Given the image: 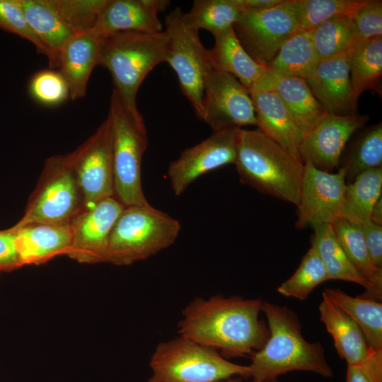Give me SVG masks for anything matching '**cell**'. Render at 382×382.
Returning a JSON list of instances; mask_svg holds the SVG:
<instances>
[{"instance_id": "43", "label": "cell", "mask_w": 382, "mask_h": 382, "mask_svg": "<svg viewBox=\"0 0 382 382\" xmlns=\"http://www.w3.org/2000/svg\"><path fill=\"white\" fill-rule=\"evenodd\" d=\"M282 0H236L242 11H260L279 4Z\"/></svg>"}, {"instance_id": "39", "label": "cell", "mask_w": 382, "mask_h": 382, "mask_svg": "<svg viewBox=\"0 0 382 382\" xmlns=\"http://www.w3.org/2000/svg\"><path fill=\"white\" fill-rule=\"evenodd\" d=\"M0 28L16 34L32 42L39 54L51 60L47 47L35 34L27 22L18 0H0Z\"/></svg>"}, {"instance_id": "37", "label": "cell", "mask_w": 382, "mask_h": 382, "mask_svg": "<svg viewBox=\"0 0 382 382\" xmlns=\"http://www.w3.org/2000/svg\"><path fill=\"white\" fill-rule=\"evenodd\" d=\"M64 22L80 34L97 25L108 0H47Z\"/></svg>"}, {"instance_id": "16", "label": "cell", "mask_w": 382, "mask_h": 382, "mask_svg": "<svg viewBox=\"0 0 382 382\" xmlns=\"http://www.w3.org/2000/svg\"><path fill=\"white\" fill-rule=\"evenodd\" d=\"M369 119L366 115L340 116L327 112L301 139L299 147L301 161L328 173L338 169L347 141Z\"/></svg>"}, {"instance_id": "23", "label": "cell", "mask_w": 382, "mask_h": 382, "mask_svg": "<svg viewBox=\"0 0 382 382\" xmlns=\"http://www.w3.org/2000/svg\"><path fill=\"white\" fill-rule=\"evenodd\" d=\"M214 44L208 50L214 70L235 77L249 91L268 71V68L254 61L243 49L230 28L213 35Z\"/></svg>"}, {"instance_id": "35", "label": "cell", "mask_w": 382, "mask_h": 382, "mask_svg": "<svg viewBox=\"0 0 382 382\" xmlns=\"http://www.w3.org/2000/svg\"><path fill=\"white\" fill-rule=\"evenodd\" d=\"M328 280L325 266L316 249L311 246L296 272L277 291L284 296L303 301L317 286Z\"/></svg>"}, {"instance_id": "3", "label": "cell", "mask_w": 382, "mask_h": 382, "mask_svg": "<svg viewBox=\"0 0 382 382\" xmlns=\"http://www.w3.org/2000/svg\"><path fill=\"white\" fill-rule=\"evenodd\" d=\"M234 164L243 184L298 204L304 164L260 129H241Z\"/></svg>"}, {"instance_id": "45", "label": "cell", "mask_w": 382, "mask_h": 382, "mask_svg": "<svg viewBox=\"0 0 382 382\" xmlns=\"http://www.w3.org/2000/svg\"><path fill=\"white\" fill-rule=\"evenodd\" d=\"M371 221L378 225L382 226V197L374 205L371 213Z\"/></svg>"}, {"instance_id": "7", "label": "cell", "mask_w": 382, "mask_h": 382, "mask_svg": "<svg viewBox=\"0 0 382 382\" xmlns=\"http://www.w3.org/2000/svg\"><path fill=\"white\" fill-rule=\"evenodd\" d=\"M112 130L115 197L124 206H148L141 185V161L148 146L144 118L130 114L112 91L108 115Z\"/></svg>"}, {"instance_id": "31", "label": "cell", "mask_w": 382, "mask_h": 382, "mask_svg": "<svg viewBox=\"0 0 382 382\" xmlns=\"http://www.w3.org/2000/svg\"><path fill=\"white\" fill-rule=\"evenodd\" d=\"M311 245L319 255L329 280L340 279L361 285L365 291L369 284L352 264L338 243L332 224H318L312 227Z\"/></svg>"}, {"instance_id": "17", "label": "cell", "mask_w": 382, "mask_h": 382, "mask_svg": "<svg viewBox=\"0 0 382 382\" xmlns=\"http://www.w3.org/2000/svg\"><path fill=\"white\" fill-rule=\"evenodd\" d=\"M351 50L320 60L311 76L306 79L313 94L330 114L350 116L358 114L353 103L349 80Z\"/></svg>"}, {"instance_id": "1", "label": "cell", "mask_w": 382, "mask_h": 382, "mask_svg": "<svg viewBox=\"0 0 382 382\" xmlns=\"http://www.w3.org/2000/svg\"><path fill=\"white\" fill-rule=\"evenodd\" d=\"M262 303L238 296L197 297L182 311L178 332L226 359L252 356L270 337L268 326L258 318Z\"/></svg>"}, {"instance_id": "34", "label": "cell", "mask_w": 382, "mask_h": 382, "mask_svg": "<svg viewBox=\"0 0 382 382\" xmlns=\"http://www.w3.org/2000/svg\"><path fill=\"white\" fill-rule=\"evenodd\" d=\"M355 28L353 19L336 16L312 30L313 45L320 60L340 56L354 47Z\"/></svg>"}, {"instance_id": "28", "label": "cell", "mask_w": 382, "mask_h": 382, "mask_svg": "<svg viewBox=\"0 0 382 382\" xmlns=\"http://www.w3.org/2000/svg\"><path fill=\"white\" fill-rule=\"evenodd\" d=\"M323 293L358 325L371 349L382 350L381 303L349 296L340 289L327 288Z\"/></svg>"}, {"instance_id": "9", "label": "cell", "mask_w": 382, "mask_h": 382, "mask_svg": "<svg viewBox=\"0 0 382 382\" xmlns=\"http://www.w3.org/2000/svg\"><path fill=\"white\" fill-rule=\"evenodd\" d=\"M177 7L165 18V31L169 37L166 62L175 72L180 90L192 105L197 118L203 114L205 80L213 70L208 50L199 36V31L187 26Z\"/></svg>"}, {"instance_id": "32", "label": "cell", "mask_w": 382, "mask_h": 382, "mask_svg": "<svg viewBox=\"0 0 382 382\" xmlns=\"http://www.w3.org/2000/svg\"><path fill=\"white\" fill-rule=\"evenodd\" d=\"M339 168L345 172L346 183L361 173L382 168V123L364 129L341 156Z\"/></svg>"}, {"instance_id": "25", "label": "cell", "mask_w": 382, "mask_h": 382, "mask_svg": "<svg viewBox=\"0 0 382 382\" xmlns=\"http://www.w3.org/2000/svg\"><path fill=\"white\" fill-rule=\"evenodd\" d=\"M332 227L337 240L349 260L369 284V289L358 296L378 301L382 299V270L376 268L370 259L359 226L343 218L337 219Z\"/></svg>"}, {"instance_id": "20", "label": "cell", "mask_w": 382, "mask_h": 382, "mask_svg": "<svg viewBox=\"0 0 382 382\" xmlns=\"http://www.w3.org/2000/svg\"><path fill=\"white\" fill-rule=\"evenodd\" d=\"M15 234L21 266L44 264L59 255H67L72 239L69 223H36L8 228Z\"/></svg>"}, {"instance_id": "30", "label": "cell", "mask_w": 382, "mask_h": 382, "mask_svg": "<svg viewBox=\"0 0 382 382\" xmlns=\"http://www.w3.org/2000/svg\"><path fill=\"white\" fill-rule=\"evenodd\" d=\"M382 168L366 170L345 186L342 218L361 226L371 221V213L381 197Z\"/></svg>"}, {"instance_id": "41", "label": "cell", "mask_w": 382, "mask_h": 382, "mask_svg": "<svg viewBox=\"0 0 382 382\" xmlns=\"http://www.w3.org/2000/svg\"><path fill=\"white\" fill-rule=\"evenodd\" d=\"M360 227L372 264L382 270V226L370 221Z\"/></svg>"}, {"instance_id": "38", "label": "cell", "mask_w": 382, "mask_h": 382, "mask_svg": "<svg viewBox=\"0 0 382 382\" xmlns=\"http://www.w3.org/2000/svg\"><path fill=\"white\" fill-rule=\"evenodd\" d=\"M32 97L45 105H57L69 97L68 85L58 71L45 69L36 72L29 83Z\"/></svg>"}, {"instance_id": "29", "label": "cell", "mask_w": 382, "mask_h": 382, "mask_svg": "<svg viewBox=\"0 0 382 382\" xmlns=\"http://www.w3.org/2000/svg\"><path fill=\"white\" fill-rule=\"evenodd\" d=\"M382 76V36L364 40L352 47L349 80L353 103L357 107L360 96L376 90Z\"/></svg>"}, {"instance_id": "5", "label": "cell", "mask_w": 382, "mask_h": 382, "mask_svg": "<svg viewBox=\"0 0 382 382\" xmlns=\"http://www.w3.org/2000/svg\"><path fill=\"white\" fill-rule=\"evenodd\" d=\"M181 225L168 214L148 206L123 208L111 230L106 262L130 265L171 246Z\"/></svg>"}, {"instance_id": "10", "label": "cell", "mask_w": 382, "mask_h": 382, "mask_svg": "<svg viewBox=\"0 0 382 382\" xmlns=\"http://www.w3.org/2000/svg\"><path fill=\"white\" fill-rule=\"evenodd\" d=\"M297 0H282L260 11H242L233 28L239 42L257 63L267 66L296 30Z\"/></svg>"}, {"instance_id": "4", "label": "cell", "mask_w": 382, "mask_h": 382, "mask_svg": "<svg viewBox=\"0 0 382 382\" xmlns=\"http://www.w3.org/2000/svg\"><path fill=\"white\" fill-rule=\"evenodd\" d=\"M168 45L165 30L154 33L117 32L104 40L98 65L108 70L113 91L134 116H141L137 106L138 90L149 73L166 62Z\"/></svg>"}, {"instance_id": "2", "label": "cell", "mask_w": 382, "mask_h": 382, "mask_svg": "<svg viewBox=\"0 0 382 382\" xmlns=\"http://www.w3.org/2000/svg\"><path fill=\"white\" fill-rule=\"evenodd\" d=\"M270 337L263 347L251 356L250 377L255 382L277 379L293 371H311L323 377L333 376L325 349L320 342L306 341L294 311L286 306L263 301Z\"/></svg>"}, {"instance_id": "24", "label": "cell", "mask_w": 382, "mask_h": 382, "mask_svg": "<svg viewBox=\"0 0 382 382\" xmlns=\"http://www.w3.org/2000/svg\"><path fill=\"white\" fill-rule=\"evenodd\" d=\"M319 305L320 320L331 335L339 356L347 365H359L370 352L358 325L333 304L323 292Z\"/></svg>"}, {"instance_id": "15", "label": "cell", "mask_w": 382, "mask_h": 382, "mask_svg": "<svg viewBox=\"0 0 382 382\" xmlns=\"http://www.w3.org/2000/svg\"><path fill=\"white\" fill-rule=\"evenodd\" d=\"M124 207L111 197L83 208L70 222L72 239L67 256L83 264L106 262L109 236Z\"/></svg>"}, {"instance_id": "11", "label": "cell", "mask_w": 382, "mask_h": 382, "mask_svg": "<svg viewBox=\"0 0 382 382\" xmlns=\"http://www.w3.org/2000/svg\"><path fill=\"white\" fill-rule=\"evenodd\" d=\"M74 170L83 196L84 207L115 197L112 130L110 117L71 152Z\"/></svg>"}, {"instance_id": "21", "label": "cell", "mask_w": 382, "mask_h": 382, "mask_svg": "<svg viewBox=\"0 0 382 382\" xmlns=\"http://www.w3.org/2000/svg\"><path fill=\"white\" fill-rule=\"evenodd\" d=\"M169 4L168 0H108L94 28L105 35L122 31L159 33L163 25L158 13Z\"/></svg>"}, {"instance_id": "13", "label": "cell", "mask_w": 382, "mask_h": 382, "mask_svg": "<svg viewBox=\"0 0 382 382\" xmlns=\"http://www.w3.org/2000/svg\"><path fill=\"white\" fill-rule=\"evenodd\" d=\"M201 120L212 132L257 126L248 90L233 76L214 69L205 80Z\"/></svg>"}, {"instance_id": "40", "label": "cell", "mask_w": 382, "mask_h": 382, "mask_svg": "<svg viewBox=\"0 0 382 382\" xmlns=\"http://www.w3.org/2000/svg\"><path fill=\"white\" fill-rule=\"evenodd\" d=\"M352 19L355 28L354 46L364 40L382 36V1L364 0Z\"/></svg>"}, {"instance_id": "26", "label": "cell", "mask_w": 382, "mask_h": 382, "mask_svg": "<svg viewBox=\"0 0 382 382\" xmlns=\"http://www.w3.org/2000/svg\"><path fill=\"white\" fill-rule=\"evenodd\" d=\"M29 25L51 54L50 68H57L59 54L74 35L47 0H18Z\"/></svg>"}, {"instance_id": "6", "label": "cell", "mask_w": 382, "mask_h": 382, "mask_svg": "<svg viewBox=\"0 0 382 382\" xmlns=\"http://www.w3.org/2000/svg\"><path fill=\"white\" fill-rule=\"evenodd\" d=\"M148 382H213L250 377L249 366L232 363L217 350L179 335L158 343L151 356Z\"/></svg>"}, {"instance_id": "19", "label": "cell", "mask_w": 382, "mask_h": 382, "mask_svg": "<svg viewBox=\"0 0 382 382\" xmlns=\"http://www.w3.org/2000/svg\"><path fill=\"white\" fill-rule=\"evenodd\" d=\"M106 36L93 28L74 35L62 48L57 68L68 85L71 100L81 98L86 95L90 76L98 65Z\"/></svg>"}, {"instance_id": "14", "label": "cell", "mask_w": 382, "mask_h": 382, "mask_svg": "<svg viewBox=\"0 0 382 382\" xmlns=\"http://www.w3.org/2000/svg\"><path fill=\"white\" fill-rule=\"evenodd\" d=\"M300 198L296 206L295 227L304 229L318 224H332L342 217L343 196L347 185L345 172L339 168L328 173L305 163Z\"/></svg>"}, {"instance_id": "12", "label": "cell", "mask_w": 382, "mask_h": 382, "mask_svg": "<svg viewBox=\"0 0 382 382\" xmlns=\"http://www.w3.org/2000/svg\"><path fill=\"white\" fill-rule=\"evenodd\" d=\"M241 129L212 132L208 138L183 150L170 163L167 176L175 196L181 195L201 175L235 163Z\"/></svg>"}, {"instance_id": "33", "label": "cell", "mask_w": 382, "mask_h": 382, "mask_svg": "<svg viewBox=\"0 0 382 382\" xmlns=\"http://www.w3.org/2000/svg\"><path fill=\"white\" fill-rule=\"evenodd\" d=\"M241 13L236 0H195L188 12H183L182 18L187 26L214 35L232 28Z\"/></svg>"}, {"instance_id": "44", "label": "cell", "mask_w": 382, "mask_h": 382, "mask_svg": "<svg viewBox=\"0 0 382 382\" xmlns=\"http://www.w3.org/2000/svg\"><path fill=\"white\" fill-rule=\"evenodd\" d=\"M346 382H372L359 365H347Z\"/></svg>"}, {"instance_id": "22", "label": "cell", "mask_w": 382, "mask_h": 382, "mask_svg": "<svg viewBox=\"0 0 382 382\" xmlns=\"http://www.w3.org/2000/svg\"><path fill=\"white\" fill-rule=\"evenodd\" d=\"M249 93L254 105L257 129L301 161L299 152L301 140L300 132L279 96L272 91Z\"/></svg>"}, {"instance_id": "27", "label": "cell", "mask_w": 382, "mask_h": 382, "mask_svg": "<svg viewBox=\"0 0 382 382\" xmlns=\"http://www.w3.org/2000/svg\"><path fill=\"white\" fill-rule=\"evenodd\" d=\"M319 62L312 31L296 32L283 44L267 67L278 75L306 80L313 75Z\"/></svg>"}, {"instance_id": "36", "label": "cell", "mask_w": 382, "mask_h": 382, "mask_svg": "<svg viewBox=\"0 0 382 382\" xmlns=\"http://www.w3.org/2000/svg\"><path fill=\"white\" fill-rule=\"evenodd\" d=\"M364 0H297L296 32L312 31L321 23L336 16L353 18Z\"/></svg>"}, {"instance_id": "46", "label": "cell", "mask_w": 382, "mask_h": 382, "mask_svg": "<svg viewBox=\"0 0 382 382\" xmlns=\"http://www.w3.org/2000/svg\"><path fill=\"white\" fill-rule=\"evenodd\" d=\"M213 382H235V381H213ZM251 382H255L253 381H252ZM263 382H279L277 379H274V380H271V381H263Z\"/></svg>"}, {"instance_id": "42", "label": "cell", "mask_w": 382, "mask_h": 382, "mask_svg": "<svg viewBox=\"0 0 382 382\" xmlns=\"http://www.w3.org/2000/svg\"><path fill=\"white\" fill-rule=\"evenodd\" d=\"M21 267L14 233L8 228L0 231V272Z\"/></svg>"}, {"instance_id": "8", "label": "cell", "mask_w": 382, "mask_h": 382, "mask_svg": "<svg viewBox=\"0 0 382 382\" xmlns=\"http://www.w3.org/2000/svg\"><path fill=\"white\" fill-rule=\"evenodd\" d=\"M83 207L71 153L52 156L45 162L23 216L11 228L36 223H69Z\"/></svg>"}, {"instance_id": "18", "label": "cell", "mask_w": 382, "mask_h": 382, "mask_svg": "<svg viewBox=\"0 0 382 382\" xmlns=\"http://www.w3.org/2000/svg\"><path fill=\"white\" fill-rule=\"evenodd\" d=\"M252 91L275 92L293 118L301 139L327 113L301 78L278 75L268 69L265 76L249 90Z\"/></svg>"}]
</instances>
